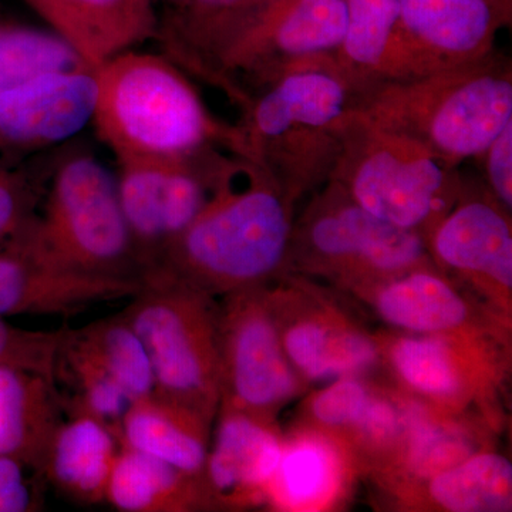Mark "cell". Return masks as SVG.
Here are the masks:
<instances>
[{
    "label": "cell",
    "instance_id": "d4e9b609",
    "mask_svg": "<svg viewBox=\"0 0 512 512\" xmlns=\"http://www.w3.org/2000/svg\"><path fill=\"white\" fill-rule=\"evenodd\" d=\"M106 500L126 512H185L210 508L200 478L133 448L121 447Z\"/></svg>",
    "mask_w": 512,
    "mask_h": 512
},
{
    "label": "cell",
    "instance_id": "277c9868",
    "mask_svg": "<svg viewBox=\"0 0 512 512\" xmlns=\"http://www.w3.org/2000/svg\"><path fill=\"white\" fill-rule=\"evenodd\" d=\"M355 90L332 56L288 67L249 97L239 124L249 161L298 201L328 183Z\"/></svg>",
    "mask_w": 512,
    "mask_h": 512
},
{
    "label": "cell",
    "instance_id": "83f0119b",
    "mask_svg": "<svg viewBox=\"0 0 512 512\" xmlns=\"http://www.w3.org/2000/svg\"><path fill=\"white\" fill-rule=\"evenodd\" d=\"M67 335L121 384L131 402L156 393L147 350L121 313L83 329L67 330Z\"/></svg>",
    "mask_w": 512,
    "mask_h": 512
},
{
    "label": "cell",
    "instance_id": "ab89813d",
    "mask_svg": "<svg viewBox=\"0 0 512 512\" xmlns=\"http://www.w3.org/2000/svg\"><path fill=\"white\" fill-rule=\"evenodd\" d=\"M504 2L507 3L508 6H510V0H504ZM497 3H498V5H500V2H498V0H497ZM501 8H503V6H501ZM504 12H505V10H504ZM505 13H507V12H505ZM507 15H508V13H507ZM508 16H510V15H508Z\"/></svg>",
    "mask_w": 512,
    "mask_h": 512
},
{
    "label": "cell",
    "instance_id": "44dd1931",
    "mask_svg": "<svg viewBox=\"0 0 512 512\" xmlns=\"http://www.w3.org/2000/svg\"><path fill=\"white\" fill-rule=\"evenodd\" d=\"M55 382L25 370L0 367V454L45 471L60 424Z\"/></svg>",
    "mask_w": 512,
    "mask_h": 512
},
{
    "label": "cell",
    "instance_id": "5bb4252c",
    "mask_svg": "<svg viewBox=\"0 0 512 512\" xmlns=\"http://www.w3.org/2000/svg\"><path fill=\"white\" fill-rule=\"evenodd\" d=\"M229 160L217 150L181 163L123 165L117 188L141 268L195 220Z\"/></svg>",
    "mask_w": 512,
    "mask_h": 512
},
{
    "label": "cell",
    "instance_id": "f35d334b",
    "mask_svg": "<svg viewBox=\"0 0 512 512\" xmlns=\"http://www.w3.org/2000/svg\"><path fill=\"white\" fill-rule=\"evenodd\" d=\"M170 2L174 3L175 8H180V6H183L184 3L188 2V0H170Z\"/></svg>",
    "mask_w": 512,
    "mask_h": 512
},
{
    "label": "cell",
    "instance_id": "484cf974",
    "mask_svg": "<svg viewBox=\"0 0 512 512\" xmlns=\"http://www.w3.org/2000/svg\"><path fill=\"white\" fill-rule=\"evenodd\" d=\"M346 6L345 35L332 60L356 94L383 80L399 23V0H346Z\"/></svg>",
    "mask_w": 512,
    "mask_h": 512
},
{
    "label": "cell",
    "instance_id": "7402d4cb",
    "mask_svg": "<svg viewBox=\"0 0 512 512\" xmlns=\"http://www.w3.org/2000/svg\"><path fill=\"white\" fill-rule=\"evenodd\" d=\"M210 430L211 424L197 414L154 393L128 407L121 421L120 441L124 447L156 457L202 481Z\"/></svg>",
    "mask_w": 512,
    "mask_h": 512
},
{
    "label": "cell",
    "instance_id": "f546056e",
    "mask_svg": "<svg viewBox=\"0 0 512 512\" xmlns=\"http://www.w3.org/2000/svg\"><path fill=\"white\" fill-rule=\"evenodd\" d=\"M76 69L89 67L56 33L0 22V93L37 74Z\"/></svg>",
    "mask_w": 512,
    "mask_h": 512
},
{
    "label": "cell",
    "instance_id": "d590c367",
    "mask_svg": "<svg viewBox=\"0 0 512 512\" xmlns=\"http://www.w3.org/2000/svg\"><path fill=\"white\" fill-rule=\"evenodd\" d=\"M25 2L45 20L52 32L66 40L79 53L86 66L93 70L89 39L74 12L72 2L70 0H25Z\"/></svg>",
    "mask_w": 512,
    "mask_h": 512
},
{
    "label": "cell",
    "instance_id": "9c48e42d",
    "mask_svg": "<svg viewBox=\"0 0 512 512\" xmlns=\"http://www.w3.org/2000/svg\"><path fill=\"white\" fill-rule=\"evenodd\" d=\"M220 306V407L274 421L302 393L279 336L268 289L232 293Z\"/></svg>",
    "mask_w": 512,
    "mask_h": 512
},
{
    "label": "cell",
    "instance_id": "e575fe53",
    "mask_svg": "<svg viewBox=\"0 0 512 512\" xmlns=\"http://www.w3.org/2000/svg\"><path fill=\"white\" fill-rule=\"evenodd\" d=\"M485 190L505 211L512 210V121L491 141L483 156Z\"/></svg>",
    "mask_w": 512,
    "mask_h": 512
},
{
    "label": "cell",
    "instance_id": "4316f807",
    "mask_svg": "<svg viewBox=\"0 0 512 512\" xmlns=\"http://www.w3.org/2000/svg\"><path fill=\"white\" fill-rule=\"evenodd\" d=\"M426 481V497L448 512H507L512 505V466L493 451H476Z\"/></svg>",
    "mask_w": 512,
    "mask_h": 512
},
{
    "label": "cell",
    "instance_id": "f1b7e54d",
    "mask_svg": "<svg viewBox=\"0 0 512 512\" xmlns=\"http://www.w3.org/2000/svg\"><path fill=\"white\" fill-rule=\"evenodd\" d=\"M82 23L93 72L110 57L157 37L160 28L153 0H70Z\"/></svg>",
    "mask_w": 512,
    "mask_h": 512
},
{
    "label": "cell",
    "instance_id": "8fae6325",
    "mask_svg": "<svg viewBox=\"0 0 512 512\" xmlns=\"http://www.w3.org/2000/svg\"><path fill=\"white\" fill-rule=\"evenodd\" d=\"M346 19V0H275L222 60V90L244 106L247 94L235 74H251L265 84L295 64L335 55Z\"/></svg>",
    "mask_w": 512,
    "mask_h": 512
},
{
    "label": "cell",
    "instance_id": "603a6c76",
    "mask_svg": "<svg viewBox=\"0 0 512 512\" xmlns=\"http://www.w3.org/2000/svg\"><path fill=\"white\" fill-rule=\"evenodd\" d=\"M348 461L336 440L315 429L284 440L266 501L286 511L325 510L345 484Z\"/></svg>",
    "mask_w": 512,
    "mask_h": 512
},
{
    "label": "cell",
    "instance_id": "e0dca14e",
    "mask_svg": "<svg viewBox=\"0 0 512 512\" xmlns=\"http://www.w3.org/2000/svg\"><path fill=\"white\" fill-rule=\"evenodd\" d=\"M202 484L210 507L244 508L266 501L284 439L272 421L220 407Z\"/></svg>",
    "mask_w": 512,
    "mask_h": 512
},
{
    "label": "cell",
    "instance_id": "d6a6232c",
    "mask_svg": "<svg viewBox=\"0 0 512 512\" xmlns=\"http://www.w3.org/2000/svg\"><path fill=\"white\" fill-rule=\"evenodd\" d=\"M55 164L43 167H0V252L18 238L36 214Z\"/></svg>",
    "mask_w": 512,
    "mask_h": 512
},
{
    "label": "cell",
    "instance_id": "7c38bea8",
    "mask_svg": "<svg viewBox=\"0 0 512 512\" xmlns=\"http://www.w3.org/2000/svg\"><path fill=\"white\" fill-rule=\"evenodd\" d=\"M433 264L490 302L494 312L511 316V212L480 188L463 185L453 207L426 237Z\"/></svg>",
    "mask_w": 512,
    "mask_h": 512
},
{
    "label": "cell",
    "instance_id": "4fadbf2b",
    "mask_svg": "<svg viewBox=\"0 0 512 512\" xmlns=\"http://www.w3.org/2000/svg\"><path fill=\"white\" fill-rule=\"evenodd\" d=\"M268 295L282 348L306 384L362 377L379 365L382 343L335 303L302 289L301 281Z\"/></svg>",
    "mask_w": 512,
    "mask_h": 512
},
{
    "label": "cell",
    "instance_id": "ffe728a7",
    "mask_svg": "<svg viewBox=\"0 0 512 512\" xmlns=\"http://www.w3.org/2000/svg\"><path fill=\"white\" fill-rule=\"evenodd\" d=\"M256 18L254 0H188L160 20L157 39L183 72L222 89V60Z\"/></svg>",
    "mask_w": 512,
    "mask_h": 512
},
{
    "label": "cell",
    "instance_id": "3957f363",
    "mask_svg": "<svg viewBox=\"0 0 512 512\" xmlns=\"http://www.w3.org/2000/svg\"><path fill=\"white\" fill-rule=\"evenodd\" d=\"M353 110L458 168L483 156L512 121V64L495 50L443 72L387 80L355 94Z\"/></svg>",
    "mask_w": 512,
    "mask_h": 512
},
{
    "label": "cell",
    "instance_id": "cb8c5ba5",
    "mask_svg": "<svg viewBox=\"0 0 512 512\" xmlns=\"http://www.w3.org/2000/svg\"><path fill=\"white\" fill-rule=\"evenodd\" d=\"M117 439L106 424L76 413L57 429L43 473L74 500L100 503L106 500L107 485L120 451Z\"/></svg>",
    "mask_w": 512,
    "mask_h": 512
},
{
    "label": "cell",
    "instance_id": "5b68a950",
    "mask_svg": "<svg viewBox=\"0 0 512 512\" xmlns=\"http://www.w3.org/2000/svg\"><path fill=\"white\" fill-rule=\"evenodd\" d=\"M43 197L42 210L8 248L67 271L143 276L117 181L97 158L83 153L62 158Z\"/></svg>",
    "mask_w": 512,
    "mask_h": 512
},
{
    "label": "cell",
    "instance_id": "52a82bcc",
    "mask_svg": "<svg viewBox=\"0 0 512 512\" xmlns=\"http://www.w3.org/2000/svg\"><path fill=\"white\" fill-rule=\"evenodd\" d=\"M329 181L363 210L424 238L453 207L464 185L457 168L353 109Z\"/></svg>",
    "mask_w": 512,
    "mask_h": 512
},
{
    "label": "cell",
    "instance_id": "836d02e7",
    "mask_svg": "<svg viewBox=\"0 0 512 512\" xmlns=\"http://www.w3.org/2000/svg\"><path fill=\"white\" fill-rule=\"evenodd\" d=\"M64 330L20 329L0 316V367L25 370L55 382L56 359Z\"/></svg>",
    "mask_w": 512,
    "mask_h": 512
},
{
    "label": "cell",
    "instance_id": "4dcf8cb0",
    "mask_svg": "<svg viewBox=\"0 0 512 512\" xmlns=\"http://www.w3.org/2000/svg\"><path fill=\"white\" fill-rule=\"evenodd\" d=\"M56 370H62L72 383L76 413L101 421L120 439L121 421L133 402L121 384L69 338L67 329L57 355Z\"/></svg>",
    "mask_w": 512,
    "mask_h": 512
},
{
    "label": "cell",
    "instance_id": "ac0fdd59",
    "mask_svg": "<svg viewBox=\"0 0 512 512\" xmlns=\"http://www.w3.org/2000/svg\"><path fill=\"white\" fill-rule=\"evenodd\" d=\"M143 279L55 268L15 248L0 252V316H73L97 303L131 299Z\"/></svg>",
    "mask_w": 512,
    "mask_h": 512
},
{
    "label": "cell",
    "instance_id": "8992f818",
    "mask_svg": "<svg viewBox=\"0 0 512 512\" xmlns=\"http://www.w3.org/2000/svg\"><path fill=\"white\" fill-rule=\"evenodd\" d=\"M143 282L121 315L147 350L156 394L212 426L221 404L220 306L163 272L148 271Z\"/></svg>",
    "mask_w": 512,
    "mask_h": 512
},
{
    "label": "cell",
    "instance_id": "9a60e30c",
    "mask_svg": "<svg viewBox=\"0 0 512 512\" xmlns=\"http://www.w3.org/2000/svg\"><path fill=\"white\" fill-rule=\"evenodd\" d=\"M485 335L404 333L382 346V359L409 393L458 412L487 393L497 373Z\"/></svg>",
    "mask_w": 512,
    "mask_h": 512
},
{
    "label": "cell",
    "instance_id": "2e32d148",
    "mask_svg": "<svg viewBox=\"0 0 512 512\" xmlns=\"http://www.w3.org/2000/svg\"><path fill=\"white\" fill-rule=\"evenodd\" d=\"M97 101L90 69L56 70L0 93V148L35 150L76 136L92 121Z\"/></svg>",
    "mask_w": 512,
    "mask_h": 512
},
{
    "label": "cell",
    "instance_id": "d6986e66",
    "mask_svg": "<svg viewBox=\"0 0 512 512\" xmlns=\"http://www.w3.org/2000/svg\"><path fill=\"white\" fill-rule=\"evenodd\" d=\"M387 325L416 335H487L473 302L436 265H424L357 292Z\"/></svg>",
    "mask_w": 512,
    "mask_h": 512
},
{
    "label": "cell",
    "instance_id": "8d00e7d4",
    "mask_svg": "<svg viewBox=\"0 0 512 512\" xmlns=\"http://www.w3.org/2000/svg\"><path fill=\"white\" fill-rule=\"evenodd\" d=\"M25 470L15 458L0 454V512H26L35 507V494Z\"/></svg>",
    "mask_w": 512,
    "mask_h": 512
},
{
    "label": "cell",
    "instance_id": "30bf717a",
    "mask_svg": "<svg viewBox=\"0 0 512 512\" xmlns=\"http://www.w3.org/2000/svg\"><path fill=\"white\" fill-rule=\"evenodd\" d=\"M507 16L495 0H399V23L382 82L427 76L490 56Z\"/></svg>",
    "mask_w": 512,
    "mask_h": 512
},
{
    "label": "cell",
    "instance_id": "1f68e13d",
    "mask_svg": "<svg viewBox=\"0 0 512 512\" xmlns=\"http://www.w3.org/2000/svg\"><path fill=\"white\" fill-rule=\"evenodd\" d=\"M373 389L362 377H342L326 384L308 400L312 429L329 437H348L372 402Z\"/></svg>",
    "mask_w": 512,
    "mask_h": 512
},
{
    "label": "cell",
    "instance_id": "6da1fadb",
    "mask_svg": "<svg viewBox=\"0 0 512 512\" xmlns=\"http://www.w3.org/2000/svg\"><path fill=\"white\" fill-rule=\"evenodd\" d=\"M293 205L264 168L237 157L200 214L157 252L146 272H163L214 298L269 288L286 275Z\"/></svg>",
    "mask_w": 512,
    "mask_h": 512
},
{
    "label": "cell",
    "instance_id": "74e56055",
    "mask_svg": "<svg viewBox=\"0 0 512 512\" xmlns=\"http://www.w3.org/2000/svg\"><path fill=\"white\" fill-rule=\"evenodd\" d=\"M262 2H268V5H271V3H274L275 0H254L256 10H258V13L262 12Z\"/></svg>",
    "mask_w": 512,
    "mask_h": 512
},
{
    "label": "cell",
    "instance_id": "7a4b0ae2",
    "mask_svg": "<svg viewBox=\"0 0 512 512\" xmlns=\"http://www.w3.org/2000/svg\"><path fill=\"white\" fill-rule=\"evenodd\" d=\"M93 73L92 121L120 167L181 163L217 147L249 161L241 128L215 119L167 56L128 49Z\"/></svg>",
    "mask_w": 512,
    "mask_h": 512
},
{
    "label": "cell",
    "instance_id": "ba28073f",
    "mask_svg": "<svg viewBox=\"0 0 512 512\" xmlns=\"http://www.w3.org/2000/svg\"><path fill=\"white\" fill-rule=\"evenodd\" d=\"M293 221L288 272L320 276L360 292L433 264L426 238L380 220L328 181Z\"/></svg>",
    "mask_w": 512,
    "mask_h": 512
}]
</instances>
